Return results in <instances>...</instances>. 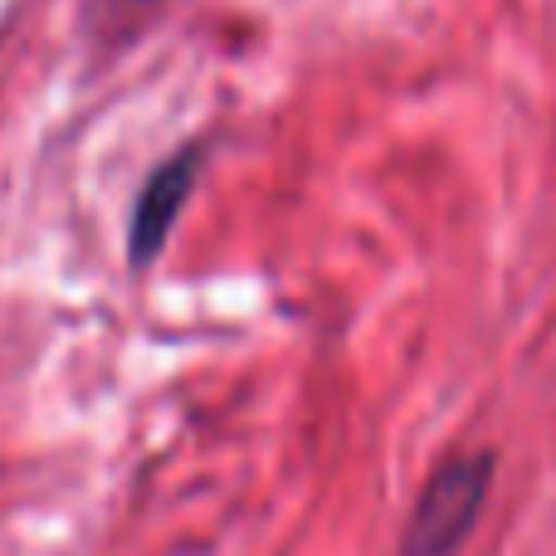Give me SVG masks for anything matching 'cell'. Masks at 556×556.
Instances as JSON below:
<instances>
[{
  "label": "cell",
  "instance_id": "obj_1",
  "mask_svg": "<svg viewBox=\"0 0 556 556\" xmlns=\"http://www.w3.org/2000/svg\"><path fill=\"white\" fill-rule=\"evenodd\" d=\"M493 489L489 454H454L430 473L420 503L410 513V528L401 538V556H454L459 542L479 528V513Z\"/></svg>",
  "mask_w": 556,
  "mask_h": 556
},
{
  "label": "cell",
  "instance_id": "obj_2",
  "mask_svg": "<svg viewBox=\"0 0 556 556\" xmlns=\"http://www.w3.org/2000/svg\"><path fill=\"white\" fill-rule=\"evenodd\" d=\"M195 176H201V152H195V147L176 152L172 162L152 172V181L142 186L137 211H132V264H147V260H156V254H162V244H166V235H172L176 215H181L186 201H191Z\"/></svg>",
  "mask_w": 556,
  "mask_h": 556
}]
</instances>
